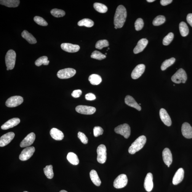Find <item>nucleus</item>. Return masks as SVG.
Listing matches in <instances>:
<instances>
[{
	"label": "nucleus",
	"mask_w": 192,
	"mask_h": 192,
	"mask_svg": "<svg viewBox=\"0 0 192 192\" xmlns=\"http://www.w3.org/2000/svg\"><path fill=\"white\" fill-rule=\"evenodd\" d=\"M127 15L126 10L122 5L117 7L114 18V24L117 28H121L124 26Z\"/></svg>",
	"instance_id": "nucleus-1"
},
{
	"label": "nucleus",
	"mask_w": 192,
	"mask_h": 192,
	"mask_svg": "<svg viewBox=\"0 0 192 192\" xmlns=\"http://www.w3.org/2000/svg\"><path fill=\"white\" fill-rule=\"evenodd\" d=\"M146 138L145 136H141L133 142L129 149V153L134 154L142 149L146 142Z\"/></svg>",
	"instance_id": "nucleus-2"
},
{
	"label": "nucleus",
	"mask_w": 192,
	"mask_h": 192,
	"mask_svg": "<svg viewBox=\"0 0 192 192\" xmlns=\"http://www.w3.org/2000/svg\"><path fill=\"white\" fill-rule=\"evenodd\" d=\"M16 53L14 51L10 50L7 53L5 57V64L7 68L12 70L15 65Z\"/></svg>",
	"instance_id": "nucleus-3"
},
{
	"label": "nucleus",
	"mask_w": 192,
	"mask_h": 192,
	"mask_svg": "<svg viewBox=\"0 0 192 192\" xmlns=\"http://www.w3.org/2000/svg\"><path fill=\"white\" fill-rule=\"evenodd\" d=\"M172 81L175 83L179 84L181 83H184L187 79V76L185 71L182 68H180L172 76Z\"/></svg>",
	"instance_id": "nucleus-4"
},
{
	"label": "nucleus",
	"mask_w": 192,
	"mask_h": 192,
	"mask_svg": "<svg viewBox=\"0 0 192 192\" xmlns=\"http://www.w3.org/2000/svg\"><path fill=\"white\" fill-rule=\"evenodd\" d=\"M117 134L121 135L125 138H129L131 134V129L129 125L127 124L119 125L114 130Z\"/></svg>",
	"instance_id": "nucleus-5"
},
{
	"label": "nucleus",
	"mask_w": 192,
	"mask_h": 192,
	"mask_svg": "<svg viewBox=\"0 0 192 192\" xmlns=\"http://www.w3.org/2000/svg\"><path fill=\"white\" fill-rule=\"evenodd\" d=\"M76 71L74 69L67 68L61 69L58 72L57 76L61 79H68L73 77L76 74Z\"/></svg>",
	"instance_id": "nucleus-6"
},
{
	"label": "nucleus",
	"mask_w": 192,
	"mask_h": 192,
	"mask_svg": "<svg viewBox=\"0 0 192 192\" xmlns=\"http://www.w3.org/2000/svg\"><path fill=\"white\" fill-rule=\"evenodd\" d=\"M23 98L20 96H14L10 97L5 103V105L8 107H15L21 104L23 102Z\"/></svg>",
	"instance_id": "nucleus-7"
},
{
	"label": "nucleus",
	"mask_w": 192,
	"mask_h": 192,
	"mask_svg": "<svg viewBox=\"0 0 192 192\" xmlns=\"http://www.w3.org/2000/svg\"><path fill=\"white\" fill-rule=\"evenodd\" d=\"M97 153L98 162L101 164L104 163L107 159L106 146L104 145H100L99 146L97 149Z\"/></svg>",
	"instance_id": "nucleus-8"
},
{
	"label": "nucleus",
	"mask_w": 192,
	"mask_h": 192,
	"mask_svg": "<svg viewBox=\"0 0 192 192\" xmlns=\"http://www.w3.org/2000/svg\"><path fill=\"white\" fill-rule=\"evenodd\" d=\"M128 179L126 175L121 174L118 176L114 182V186L116 189H121L127 185Z\"/></svg>",
	"instance_id": "nucleus-9"
},
{
	"label": "nucleus",
	"mask_w": 192,
	"mask_h": 192,
	"mask_svg": "<svg viewBox=\"0 0 192 192\" xmlns=\"http://www.w3.org/2000/svg\"><path fill=\"white\" fill-rule=\"evenodd\" d=\"M35 151V148L34 147H27L24 149L20 155L19 159L22 161H27L33 155Z\"/></svg>",
	"instance_id": "nucleus-10"
},
{
	"label": "nucleus",
	"mask_w": 192,
	"mask_h": 192,
	"mask_svg": "<svg viewBox=\"0 0 192 192\" xmlns=\"http://www.w3.org/2000/svg\"><path fill=\"white\" fill-rule=\"evenodd\" d=\"M76 110L78 113L84 115H92L94 114L96 111L94 107L80 105L77 106Z\"/></svg>",
	"instance_id": "nucleus-11"
},
{
	"label": "nucleus",
	"mask_w": 192,
	"mask_h": 192,
	"mask_svg": "<svg viewBox=\"0 0 192 192\" xmlns=\"http://www.w3.org/2000/svg\"><path fill=\"white\" fill-rule=\"evenodd\" d=\"M36 136L34 133H29L21 141L20 147L21 148L27 147L33 144L35 139Z\"/></svg>",
	"instance_id": "nucleus-12"
},
{
	"label": "nucleus",
	"mask_w": 192,
	"mask_h": 192,
	"mask_svg": "<svg viewBox=\"0 0 192 192\" xmlns=\"http://www.w3.org/2000/svg\"><path fill=\"white\" fill-rule=\"evenodd\" d=\"M15 136L14 132H9L3 135L0 138V146L1 147L6 146L9 144L13 139Z\"/></svg>",
	"instance_id": "nucleus-13"
},
{
	"label": "nucleus",
	"mask_w": 192,
	"mask_h": 192,
	"mask_svg": "<svg viewBox=\"0 0 192 192\" xmlns=\"http://www.w3.org/2000/svg\"><path fill=\"white\" fill-rule=\"evenodd\" d=\"M145 69V66L144 64H140L133 69L131 73V77L133 79H136L139 78L142 75Z\"/></svg>",
	"instance_id": "nucleus-14"
},
{
	"label": "nucleus",
	"mask_w": 192,
	"mask_h": 192,
	"mask_svg": "<svg viewBox=\"0 0 192 192\" xmlns=\"http://www.w3.org/2000/svg\"><path fill=\"white\" fill-rule=\"evenodd\" d=\"M160 118L164 124L168 126H170L172 125V120L170 117L165 109L162 108L159 111Z\"/></svg>",
	"instance_id": "nucleus-15"
},
{
	"label": "nucleus",
	"mask_w": 192,
	"mask_h": 192,
	"mask_svg": "<svg viewBox=\"0 0 192 192\" xmlns=\"http://www.w3.org/2000/svg\"><path fill=\"white\" fill-rule=\"evenodd\" d=\"M153 175L151 173H148L147 175L144 182V188L147 192L151 191L153 188Z\"/></svg>",
	"instance_id": "nucleus-16"
},
{
	"label": "nucleus",
	"mask_w": 192,
	"mask_h": 192,
	"mask_svg": "<svg viewBox=\"0 0 192 192\" xmlns=\"http://www.w3.org/2000/svg\"><path fill=\"white\" fill-rule=\"evenodd\" d=\"M162 156L164 163L169 167L173 161L172 154L170 149L168 148H165L163 151Z\"/></svg>",
	"instance_id": "nucleus-17"
},
{
	"label": "nucleus",
	"mask_w": 192,
	"mask_h": 192,
	"mask_svg": "<svg viewBox=\"0 0 192 192\" xmlns=\"http://www.w3.org/2000/svg\"><path fill=\"white\" fill-rule=\"evenodd\" d=\"M61 48L64 51L69 53L78 52L80 49L78 45H73L70 43H63L61 45Z\"/></svg>",
	"instance_id": "nucleus-18"
},
{
	"label": "nucleus",
	"mask_w": 192,
	"mask_h": 192,
	"mask_svg": "<svg viewBox=\"0 0 192 192\" xmlns=\"http://www.w3.org/2000/svg\"><path fill=\"white\" fill-rule=\"evenodd\" d=\"M181 132L185 138L188 139L192 138V127L188 122H185L181 127Z\"/></svg>",
	"instance_id": "nucleus-19"
},
{
	"label": "nucleus",
	"mask_w": 192,
	"mask_h": 192,
	"mask_svg": "<svg viewBox=\"0 0 192 192\" xmlns=\"http://www.w3.org/2000/svg\"><path fill=\"white\" fill-rule=\"evenodd\" d=\"M20 120L19 118H14L9 120L3 125L1 129L3 130H6L17 126L20 123Z\"/></svg>",
	"instance_id": "nucleus-20"
},
{
	"label": "nucleus",
	"mask_w": 192,
	"mask_h": 192,
	"mask_svg": "<svg viewBox=\"0 0 192 192\" xmlns=\"http://www.w3.org/2000/svg\"><path fill=\"white\" fill-rule=\"evenodd\" d=\"M184 172L182 168L178 169L173 178L172 183L174 185H177L182 181L184 178Z\"/></svg>",
	"instance_id": "nucleus-21"
},
{
	"label": "nucleus",
	"mask_w": 192,
	"mask_h": 192,
	"mask_svg": "<svg viewBox=\"0 0 192 192\" xmlns=\"http://www.w3.org/2000/svg\"><path fill=\"white\" fill-rule=\"evenodd\" d=\"M148 44V41L146 39H142L140 40L137 43L136 46L133 50V52L135 54H137L142 52Z\"/></svg>",
	"instance_id": "nucleus-22"
},
{
	"label": "nucleus",
	"mask_w": 192,
	"mask_h": 192,
	"mask_svg": "<svg viewBox=\"0 0 192 192\" xmlns=\"http://www.w3.org/2000/svg\"><path fill=\"white\" fill-rule=\"evenodd\" d=\"M125 103L128 106L135 108L138 111H141V107L131 96H126L125 98Z\"/></svg>",
	"instance_id": "nucleus-23"
},
{
	"label": "nucleus",
	"mask_w": 192,
	"mask_h": 192,
	"mask_svg": "<svg viewBox=\"0 0 192 192\" xmlns=\"http://www.w3.org/2000/svg\"><path fill=\"white\" fill-rule=\"evenodd\" d=\"M50 134L51 137L56 140H62L64 137L63 133L56 128H52L50 131Z\"/></svg>",
	"instance_id": "nucleus-24"
},
{
	"label": "nucleus",
	"mask_w": 192,
	"mask_h": 192,
	"mask_svg": "<svg viewBox=\"0 0 192 192\" xmlns=\"http://www.w3.org/2000/svg\"><path fill=\"white\" fill-rule=\"evenodd\" d=\"M20 1L18 0H1L0 3L9 8L18 7L20 4Z\"/></svg>",
	"instance_id": "nucleus-25"
},
{
	"label": "nucleus",
	"mask_w": 192,
	"mask_h": 192,
	"mask_svg": "<svg viewBox=\"0 0 192 192\" xmlns=\"http://www.w3.org/2000/svg\"><path fill=\"white\" fill-rule=\"evenodd\" d=\"M21 36L23 38L25 39L29 43L34 44L37 43V41L35 37L31 34L29 33L27 31L24 30L21 33Z\"/></svg>",
	"instance_id": "nucleus-26"
},
{
	"label": "nucleus",
	"mask_w": 192,
	"mask_h": 192,
	"mask_svg": "<svg viewBox=\"0 0 192 192\" xmlns=\"http://www.w3.org/2000/svg\"><path fill=\"white\" fill-rule=\"evenodd\" d=\"M90 177L93 184L97 186H100L101 181L96 170H92L90 173Z\"/></svg>",
	"instance_id": "nucleus-27"
},
{
	"label": "nucleus",
	"mask_w": 192,
	"mask_h": 192,
	"mask_svg": "<svg viewBox=\"0 0 192 192\" xmlns=\"http://www.w3.org/2000/svg\"><path fill=\"white\" fill-rule=\"evenodd\" d=\"M67 158L70 163L74 165H77L79 163V160L78 156L73 152L69 153L67 156Z\"/></svg>",
	"instance_id": "nucleus-28"
},
{
	"label": "nucleus",
	"mask_w": 192,
	"mask_h": 192,
	"mask_svg": "<svg viewBox=\"0 0 192 192\" xmlns=\"http://www.w3.org/2000/svg\"><path fill=\"white\" fill-rule=\"evenodd\" d=\"M89 81L90 83L93 85H98L102 82L101 77L97 74H93L89 77Z\"/></svg>",
	"instance_id": "nucleus-29"
},
{
	"label": "nucleus",
	"mask_w": 192,
	"mask_h": 192,
	"mask_svg": "<svg viewBox=\"0 0 192 192\" xmlns=\"http://www.w3.org/2000/svg\"><path fill=\"white\" fill-rule=\"evenodd\" d=\"M179 30L181 35L185 37L188 35L189 33V28L184 22H181L179 25Z\"/></svg>",
	"instance_id": "nucleus-30"
},
{
	"label": "nucleus",
	"mask_w": 192,
	"mask_h": 192,
	"mask_svg": "<svg viewBox=\"0 0 192 192\" xmlns=\"http://www.w3.org/2000/svg\"><path fill=\"white\" fill-rule=\"evenodd\" d=\"M78 25L80 26H85L88 28H91L94 25L93 21L89 19H84L80 20L78 23Z\"/></svg>",
	"instance_id": "nucleus-31"
},
{
	"label": "nucleus",
	"mask_w": 192,
	"mask_h": 192,
	"mask_svg": "<svg viewBox=\"0 0 192 192\" xmlns=\"http://www.w3.org/2000/svg\"><path fill=\"white\" fill-rule=\"evenodd\" d=\"M44 171L45 174L47 178L49 179H51L53 178L54 176V173L53 172L52 165H47L44 168Z\"/></svg>",
	"instance_id": "nucleus-32"
},
{
	"label": "nucleus",
	"mask_w": 192,
	"mask_h": 192,
	"mask_svg": "<svg viewBox=\"0 0 192 192\" xmlns=\"http://www.w3.org/2000/svg\"><path fill=\"white\" fill-rule=\"evenodd\" d=\"M93 6L96 10L100 13H105L107 12L108 10L107 7L105 5L99 3H95Z\"/></svg>",
	"instance_id": "nucleus-33"
},
{
	"label": "nucleus",
	"mask_w": 192,
	"mask_h": 192,
	"mask_svg": "<svg viewBox=\"0 0 192 192\" xmlns=\"http://www.w3.org/2000/svg\"><path fill=\"white\" fill-rule=\"evenodd\" d=\"M175 61V59L174 58H171L169 59L165 60L164 62L162 63L161 66V69L162 71H164L169 67L172 66L174 63Z\"/></svg>",
	"instance_id": "nucleus-34"
},
{
	"label": "nucleus",
	"mask_w": 192,
	"mask_h": 192,
	"mask_svg": "<svg viewBox=\"0 0 192 192\" xmlns=\"http://www.w3.org/2000/svg\"><path fill=\"white\" fill-rule=\"evenodd\" d=\"M50 61L48 60V57L46 56H44L40 57L35 62V65L37 66H40L42 65H48Z\"/></svg>",
	"instance_id": "nucleus-35"
},
{
	"label": "nucleus",
	"mask_w": 192,
	"mask_h": 192,
	"mask_svg": "<svg viewBox=\"0 0 192 192\" xmlns=\"http://www.w3.org/2000/svg\"><path fill=\"white\" fill-rule=\"evenodd\" d=\"M165 21V18L164 16L160 15L157 16L153 21V24L154 26H159L164 24Z\"/></svg>",
	"instance_id": "nucleus-36"
},
{
	"label": "nucleus",
	"mask_w": 192,
	"mask_h": 192,
	"mask_svg": "<svg viewBox=\"0 0 192 192\" xmlns=\"http://www.w3.org/2000/svg\"><path fill=\"white\" fill-rule=\"evenodd\" d=\"M51 13L53 17L56 18L63 17L65 15V12L64 11L57 9H52L51 11Z\"/></svg>",
	"instance_id": "nucleus-37"
},
{
	"label": "nucleus",
	"mask_w": 192,
	"mask_h": 192,
	"mask_svg": "<svg viewBox=\"0 0 192 192\" xmlns=\"http://www.w3.org/2000/svg\"><path fill=\"white\" fill-rule=\"evenodd\" d=\"M109 43L106 40H100L98 41L95 45V48L99 50H101L104 47L109 46Z\"/></svg>",
	"instance_id": "nucleus-38"
},
{
	"label": "nucleus",
	"mask_w": 192,
	"mask_h": 192,
	"mask_svg": "<svg viewBox=\"0 0 192 192\" xmlns=\"http://www.w3.org/2000/svg\"><path fill=\"white\" fill-rule=\"evenodd\" d=\"M91 57L95 59L101 60L105 58L106 56L97 51H95L92 53Z\"/></svg>",
	"instance_id": "nucleus-39"
},
{
	"label": "nucleus",
	"mask_w": 192,
	"mask_h": 192,
	"mask_svg": "<svg viewBox=\"0 0 192 192\" xmlns=\"http://www.w3.org/2000/svg\"><path fill=\"white\" fill-rule=\"evenodd\" d=\"M174 38V34L172 33H169L165 36L163 41V44L165 46L169 45Z\"/></svg>",
	"instance_id": "nucleus-40"
},
{
	"label": "nucleus",
	"mask_w": 192,
	"mask_h": 192,
	"mask_svg": "<svg viewBox=\"0 0 192 192\" xmlns=\"http://www.w3.org/2000/svg\"><path fill=\"white\" fill-rule=\"evenodd\" d=\"M34 20L37 24L42 26H47L48 25V23L42 17L36 16L34 19Z\"/></svg>",
	"instance_id": "nucleus-41"
},
{
	"label": "nucleus",
	"mask_w": 192,
	"mask_h": 192,
	"mask_svg": "<svg viewBox=\"0 0 192 192\" xmlns=\"http://www.w3.org/2000/svg\"><path fill=\"white\" fill-rule=\"evenodd\" d=\"M135 26L136 30L140 31L141 30L144 26L143 21L142 19L138 18L135 21Z\"/></svg>",
	"instance_id": "nucleus-42"
},
{
	"label": "nucleus",
	"mask_w": 192,
	"mask_h": 192,
	"mask_svg": "<svg viewBox=\"0 0 192 192\" xmlns=\"http://www.w3.org/2000/svg\"><path fill=\"white\" fill-rule=\"evenodd\" d=\"M103 129L100 126H95L93 129V133L95 137H97L103 134Z\"/></svg>",
	"instance_id": "nucleus-43"
},
{
	"label": "nucleus",
	"mask_w": 192,
	"mask_h": 192,
	"mask_svg": "<svg viewBox=\"0 0 192 192\" xmlns=\"http://www.w3.org/2000/svg\"><path fill=\"white\" fill-rule=\"evenodd\" d=\"M78 137L82 143L84 144L88 143V138L84 133L79 132L78 133Z\"/></svg>",
	"instance_id": "nucleus-44"
},
{
	"label": "nucleus",
	"mask_w": 192,
	"mask_h": 192,
	"mask_svg": "<svg viewBox=\"0 0 192 192\" xmlns=\"http://www.w3.org/2000/svg\"><path fill=\"white\" fill-rule=\"evenodd\" d=\"M82 94V91L81 90H76L73 91L72 93V96L74 98H78Z\"/></svg>",
	"instance_id": "nucleus-45"
},
{
	"label": "nucleus",
	"mask_w": 192,
	"mask_h": 192,
	"mask_svg": "<svg viewBox=\"0 0 192 192\" xmlns=\"http://www.w3.org/2000/svg\"><path fill=\"white\" fill-rule=\"evenodd\" d=\"M85 99L88 100L92 101L96 99V97L94 94L92 93H89L85 95Z\"/></svg>",
	"instance_id": "nucleus-46"
},
{
	"label": "nucleus",
	"mask_w": 192,
	"mask_h": 192,
	"mask_svg": "<svg viewBox=\"0 0 192 192\" xmlns=\"http://www.w3.org/2000/svg\"><path fill=\"white\" fill-rule=\"evenodd\" d=\"M172 2V0H161L160 1V3H161V4L162 5L166 6V5L171 3Z\"/></svg>",
	"instance_id": "nucleus-47"
},
{
	"label": "nucleus",
	"mask_w": 192,
	"mask_h": 192,
	"mask_svg": "<svg viewBox=\"0 0 192 192\" xmlns=\"http://www.w3.org/2000/svg\"><path fill=\"white\" fill-rule=\"evenodd\" d=\"M186 20L188 23L192 27V13H190L187 15Z\"/></svg>",
	"instance_id": "nucleus-48"
},
{
	"label": "nucleus",
	"mask_w": 192,
	"mask_h": 192,
	"mask_svg": "<svg viewBox=\"0 0 192 192\" xmlns=\"http://www.w3.org/2000/svg\"><path fill=\"white\" fill-rule=\"evenodd\" d=\"M147 1L148 2L151 3L155 1V0H147Z\"/></svg>",
	"instance_id": "nucleus-49"
},
{
	"label": "nucleus",
	"mask_w": 192,
	"mask_h": 192,
	"mask_svg": "<svg viewBox=\"0 0 192 192\" xmlns=\"http://www.w3.org/2000/svg\"><path fill=\"white\" fill-rule=\"evenodd\" d=\"M60 192H68L65 190H62L60 191Z\"/></svg>",
	"instance_id": "nucleus-50"
},
{
	"label": "nucleus",
	"mask_w": 192,
	"mask_h": 192,
	"mask_svg": "<svg viewBox=\"0 0 192 192\" xmlns=\"http://www.w3.org/2000/svg\"><path fill=\"white\" fill-rule=\"evenodd\" d=\"M115 28L117 29V28L116 26H115Z\"/></svg>",
	"instance_id": "nucleus-51"
},
{
	"label": "nucleus",
	"mask_w": 192,
	"mask_h": 192,
	"mask_svg": "<svg viewBox=\"0 0 192 192\" xmlns=\"http://www.w3.org/2000/svg\"><path fill=\"white\" fill-rule=\"evenodd\" d=\"M7 71H9V69L8 68H7Z\"/></svg>",
	"instance_id": "nucleus-52"
},
{
	"label": "nucleus",
	"mask_w": 192,
	"mask_h": 192,
	"mask_svg": "<svg viewBox=\"0 0 192 192\" xmlns=\"http://www.w3.org/2000/svg\"><path fill=\"white\" fill-rule=\"evenodd\" d=\"M23 192H29L26 191H24Z\"/></svg>",
	"instance_id": "nucleus-53"
},
{
	"label": "nucleus",
	"mask_w": 192,
	"mask_h": 192,
	"mask_svg": "<svg viewBox=\"0 0 192 192\" xmlns=\"http://www.w3.org/2000/svg\"><path fill=\"white\" fill-rule=\"evenodd\" d=\"M110 49V48H108V50Z\"/></svg>",
	"instance_id": "nucleus-54"
},
{
	"label": "nucleus",
	"mask_w": 192,
	"mask_h": 192,
	"mask_svg": "<svg viewBox=\"0 0 192 192\" xmlns=\"http://www.w3.org/2000/svg\"><path fill=\"white\" fill-rule=\"evenodd\" d=\"M105 55H107V53H105Z\"/></svg>",
	"instance_id": "nucleus-55"
}]
</instances>
